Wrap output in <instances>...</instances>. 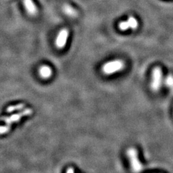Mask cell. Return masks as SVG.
<instances>
[{
	"mask_svg": "<svg viewBox=\"0 0 173 173\" xmlns=\"http://www.w3.org/2000/svg\"><path fill=\"white\" fill-rule=\"evenodd\" d=\"M165 84L170 89V91L173 92V76L171 74H169L167 76L165 80Z\"/></svg>",
	"mask_w": 173,
	"mask_h": 173,
	"instance_id": "9",
	"label": "cell"
},
{
	"mask_svg": "<svg viewBox=\"0 0 173 173\" xmlns=\"http://www.w3.org/2000/svg\"><path fill=\"white\" fill-rule=\"evenodd\" d=\"M9 129H10V127L8 126L0 127V134H5V133H7V132H8Z\"/></svg>",
	"mask_w": 173,
	"mask_h": 173,
	"instance_id": "13",
	"label": "cell"
},
{
	"mask_svg": "<svg viewBox=\"0 0 173 173\" xmlns=\"http://www.w3.org/2000/svg\"><path fill=\"white\" fill-rule=\"evenodd\" d=\"M32 112H33V111H32L31 109H26L25 111H24L23 112H21L17 114H14L10 117H3L2 119L5 120V121L8 124V126L10 127V125L12 123H13L14 122L19 121V120H20V119H21L22 116L31 114Z\"/></svg>",
	"mask_w": 173,
	"mask_h": 173,
	"instance_id": "5",
	"label": "cell"
},
{
	"mask_svg": "<svg viewBox=\"0 0 173 173\" xmlns=\"http://www.w3.org/2000/svg\"><path fill=\"white\" fill-rule=\"evenodd\" d=\"M23 107H24L23 104H19V105H16V106L10 107L8 108V109H7V111H8L9 112H11L14 111V110H16L21 109H22V108H23Z\"/></svg>",
	"mask_w": 173,
	"mask_h": 173,
	"instance_id": "12",
	"label": "cell"
},
{
	"mask_svg": "<svg viewBox=\"0 0 173 173\" xmlns=\"http://www.w3.org/2000/svg\"><path fill=\"white\" fill-rule=\"evenodd\" d=\"M127 157L131 165V167L134 173H140L143 169V165L138 157V153L136 149L130 147L127 149Z\"/></svg>",
	"mask_w": 173,
	"mask_h": 173,
	"instance_id": "1",
	"label": "cell"
},
{
	"mask_svg": "<svg viewBox=\"0 0 173 173\" xmlns=\"http://www.w3.org/2000/svg\"><path fill=\"white\" fill-rule=\"evenodd\" d=\"M25 8L29 14L35 16L37 13V9L32 0H23Z\"/></svg>",
	"mask_w": 173,
	"mask_h": 173,
	"instance_id": "6",
	"label": "cell"
},
{
	"mask_svg": "<svg viewBox=\"0 0 173 173\" xmlns=\"http://www.w3.org/2000/svg\"><path fill=\"white\" fill-rule=\"evenodd\" d=\"M128 21L130 24V28H132V30H136L138 26H139V23H138L137 20L135 17L130 16L128 19Z\"/></svg>",
	"mask_w": 173,
	"mask_h": 173,
	"instance_id": "10",
	"label": "cell"
},
{
	"mask_svg": "<svg viewBox=\"0 0 173 173\" xmlns=\"http://www.w3.org/2000/svg\"><path fill=\"white\" fill-rule=\"evenodd\" d=\"M124 67V64L123 61L121 60H115L105 64L102 67V71L105 74L110 75L122 71Z\"/></svg>",
	"mask_w": 173,
	"mask_h": 173,
	"instance_id": "2",
	"label": "cell"
},
{
	"mask_svg": "<svg viewBox=\"0 0 173 173\" xmlns=\"http://www.w3.org/2000/svg\"><path fill=\"white\" fill-rule=\"evenodd\" d=\"M67 173H74V169L72 168H69V169H67Z\"/></svg>",
	"mask_w": 173,
	"mask_h": 173,
	"instance_id": "14",
	"label": "cell"
},
{
	"mask_svg": "<svg viewBox=\"0 0 173 173\" xmlns=\"http://www.w3.org/2000/svg\"><path fill=\"white\" fill-rule=\"evenodd\" d=\"M119 28L121 31H126L130 28V24L128 21H122L119 24Z\"/></svg>",
	"mask_w": 173,
	"mask_h": 173,
	"instance_id": "11",
	"label": "cell"
},
{
	"mask_svg": "<svg viewBox=\"0 0 173 173\" xmlns=\"http://www.w3.org/2000/svg\"><path fill=\"white\" fill-rule=\"evenodd\" d=\"M163 74L162 69L159 67H155L152 71V80L151 82V88L153 92H157L162 86Z\"/></svg>",
	"mask_w": 173,
	"mask_h": 173,
	"instance_id": "3",
	"label": "cell"
},
{
	"mask_svg": "<svg viewBox=\"0 0 173 173\" xmlns=\"http://www.w3.org/2000/svg\"><path fill=\"white\" fill-rule=\"evenodd\" d=\"M63 10L65 13L71 17H76L77 16V12L74 8L69 5H65L63 7Z\"/></svg>",
	"mask_w": 173,
	"mask_h": 173,
	"instance_id": "8",
	"label": "cell"
},
{
	"mask_svg": "<svg viewBox=\"0 0 173 173\" xmlns=\"http://www.w3.org/2000/svg\"><path fill=\"white\" fill-rule=\"evenodd\" d=\"M39 74L43 78H49L52 75V70L49 66H42L39 69Z\"/></svg>",
	"mask_w": 173,
	"mask_h": 173,
	"instance_id": "7",
	"label": "cell"
},
{
	"mask_svg": "<svg viewBox=\"0 0 173 173\" xmlns=\"http://www.w3.org/2000/svg\"><path fill=\"white\" fill-rule=\"evenodd\" d=\"M69 36V30L66 28L62 29L59 32V35L57 37L55 44L59 49H62L66 46L67 38Z\"/></svg>",
	"mask_w": 173,
	"mask_h": 173,
	"instance_id": "4",
	"label": "cell"
}]
</instances>
